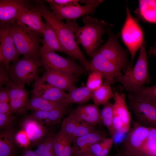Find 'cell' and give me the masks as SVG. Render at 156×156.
Returning <instances> with one entry per match:
<instances>
[{
  "instance_id": "obj_1",
  "label": "cell",
  "mask_w": 156,
  "mask_h": 156,
  "mask_svg": "<svg viewBox=\"0 0 156 156\" xmlns=\"http://www.w3.org/2000/svg\"><path fill=\"white\" fill-rule=\"evenodd\" d=\"M34 4L42 17L55 30L66 54L79 61L86 70L89 62L82 53L77 40L75 32L78 25L76 22L62 21L46 6L43 1H36Z\"/></svg>"
},
{
  "instance_id": "obj_2",
  "label": "cell",
  "mask_w": 156,
  "mask_h": 156,
  "mask_svg": "<svg viewBox=\"0 0 156 156\" xmlns=\"http://www.w3.org/2000/svg\"><path fill=\"white\" fill-rule=\"evenodd\" d=\"M82 20L84 26L76 27L75 34L77 41L80 44L88 55L92 57L102 43V37L107 32L109 24L103 20L93 18L88 15Z\"/></svg>"
},
{
  "instance_id": "obj_3",
  "label": "cell",
  "mask_w": 156,
  "mask_h": 156,
  "mask_svg": "<svg viewBox=\"0 0 156 156\" xmlns=\"http://www.w3.org/2000/svg\"><path fill=\"white\" fill-rule=\"evenodd\" d=\"M146 46V42L144 41L140 48L139 55L134 67L127 68L124 75L122 74L115 78L129 92H134L143 87L145 84L150 82Z\"/></svg>"
},
{
  "instance_id": "obj_4",
  "label": "cell",
  "mask_w": 156,
  "mask_h": 156,
  "mask_svg": "<svg viewBox=\"0 0 156 156\" xmlns=\"http://www.w3.org/2000/svg\"><path fill=\"white\" fill-rule=\"evenodd\" d=\"M10 32L17 49L24 56L40 58V34L17 25L10 24Z\"/></svg>"
},
{
  "instance_id": "obj_5",
  "label": "cell",
  "mask_w": 156,
  "mask_h": 156,
  "mask_svg": "<svg viewBox=\"0 0 156 156\" xmlns=\"http://www.w3.org/2000/svg\"><path fill=\"white\" fill-rule=\"evenodd\" d=\"M42 65L40 58L24 56L13 62L7 73L12 81L17 84H30L38 77Z\"/></svg>"
},
{
  "instance_id": "obj_6",
  "label": "cell",
  "mask_w": 156,
  "mask_h": 156,
  "mask_svg": "<svg viewBox=\"0 0 156 156\" xmlns=\"http://www.w3.org/2000/svg\"><path fill=\"white\" fill-rule=\"evenodd\" d=\"M126 11V18L120 34L122 40L131 55L132 60L129 67L131 68L136 53L144 41V34L138 23V19L133 17L127 6Z\"/></svg>"
},
{
  "instance_id": "obj_7",
  "label": "cell",
  "mask_w": 156,
  "mask_h": 156,
  "mask_svg": "<svg viewBox=\"0 0 156 156\" xmlns=\"http://www.w3.org/2000/svg\"><path fill=\"white\" fill-rule=\"evenodd\" d=\"M40 55L46 71H58L76 77L84 72L74 59L64 57L53 51H40Z\"/></svg>"
},
{
  "instance_id": "obj_8",
  "label": "cell",
  "mask_w": 156,
  "mask_h": 156,
  "mask_svg": "<svg viewBox=\"0 0 156 156\" xmlns=\"http://www.w3.org/2000/svg\"><path fill=\"white\" fill-rule=\"evenodd\" d=\"M128 96L129 108L133 112L136 122L147 127L156 128V102L131 93Z\"/></svg>"
},
{
  "instance_id": "obj_9",
  "label": "cell",
  "mask_w": 156,
  "mask_h": 156,
  "mask_svg": "<svg viewBox=\"0 0 156 156\" xmlns=\"http://www.w3.org/2000/svg\"><path fill=\"white\" fill-rule=\"evenodd\" d=\"M11 25L0 24V61L8 72L10 64L17 61L20 55L10 32Z\"/></svg>"
},
{
  "instance_id": "obj_10",
  "label": "cell",
  "mask_w": 156,
  "mask_h": 156,
  "mask_svg": "<svg viewBox=\"0 0 156 156\" xmlns=\"http://www.w3.org/2000/svg\"><path fill=\"white\" fill-rule=\"evenodd\" d=\"M45 1L49 5V9L52 10L57 18L60 20L66 19L76 22V19L88 14H94L96 8L103 2L102 0L90 5L62 6L55 3Z\"/></svg>"
},
{
  "instance_id": "obj_11",
  "label": "cell",
  "mask_w": 156,
  "mask_h": 156,
  "mask_svg": "<svg viewBox=\"0 0 156 156\" xmlns=\"http://www.w3.org/2000/svg\"><path fill=\"white\" fill-rule=\"evenodd\" d=\"M150 127L143 126L136 122L123 142L122 150L126 156H138L148 135Z\"/></svg>"
},
{
  "instance_id": "obj_12",
  "label": "cell",
  "mask_w": 156,
  "mask_h": 156,
  "mask_svg": "<svg viewBox=\"0 0 156 156\" xmlns=\"http://www.w3.org/2000/svg\"><path fill=\"white\" fill-rule=\"evenodd\" d=\"M34 3L26 0H0V24H13L21 13Z\"/></svg>"
},
{
  "instance_id": "obj_13",
  "label": "cell",
  "mask_w": 156,
  "mask_h": 156,
  "mask_svg": "<svg viewBox=\"0 0 156 156\" xmlns=\"http://www.w3.org/2000/svg\"><path fill=\"white\" fill-rule=\"evenodd\" d=\"M86 70L99 73L103 78L113 84L116 77L121 75L122 69L115 64L107 60L97 51L94 55Z\"/></svg>"
},
{
  "instance_id": "obj_14",
  "label": "cell",
  "mask_w": 156,
  "mask_h": 156,
  "mask_svg": "<svg viewBox=\"0 0 156 156\" xmlns=\"http://www.w3.org/2000/svg\"><path fill=\"white\" fill-rule=\"evenodd\" d=\"M39 12L34 5L24 10L17 17L15 23L18 25L42 35L44 24Z\"/></svg>"
},
{
  "instance_id": "obj_15",
  "label": "cell",
  "mask_w": 156,
  "mask_h": 156,
  "mask_svg": "<svg viewBox=\"0 0 156 156\" xmlns=\"http://www.w3.org/2000/svg\"><path fill=\"white\" fill-rule=\"evenodd\" d=\"M7 85L8 89L9 104L12 113L20 114L24 112L29 101V92L25 87V84L16 83L12 81Z\"/></svg>"
},
{
  "instance_id": "obj_16",
  "label": "cell",
  "mask_w": 156,
  "mask_h": 156,
  "mask_svg": "<svg viewBox=\"0 0 156 156\" xmlns=\"http://www.w3.org/2000/svg\"><path fill=\"white\" fill-rule=\"evenodd\" d=\"M100 112L98 106L88 104L77 107L68 116L77 121L94 125L101 123Z\"/></svg>"
},
{
  "instance_id": "obj_17",
  "label": "cell",
  "mask_w": 156,
  "mask_h": 156,
  "mask_svg": "<svg viewBox=\"0 0 156 156\" xmlns=\"http://www.w3.org/2000/svg\"><path fill=\"white\" fill-rule=\"evenodd\" d=\"M41 81L64 91L70 92L76 88L77 77L58 71H46L41 77Z\"/></svg>"
},
{
  "instance_id": "obj_18",
  "label": "cell",
  "mask_w": 156,
  "mask_h": 156,
  "mask_svg": "<svg viewBox=\"0 0 156 156\" xmlns=\"http://www.w3.org/2000/svg\"><path fill=\"white\" fill-rule=\"evenodd\" d=\"M60 129L72 143L77 138L96 130L94 125L77 121L68 116L63 120Z\"/></svg>"
},
{
  "instance_id": "obj_19",
  "label": "cell",
  "mask_w": 156,
  "mask_h": 156,
  "mask_svg": "<svg viewBox=\"0 0 156 156\" xmlns=\"http://www.w3.org/2000/svg\"><path fill=\"white\" fill-rule=\"evenodd\" d=\"M106 138L103 132L96 130L77 138L72 143V155L80 156L90 152L91 147L94 144Z\"/></svg>"
},
{
  "instance_id": "obj_20",
  "label": "cell",
  "mask_w": 156,
  "mask_h": 156,
  "mask_svg": "<svg viewBox=\"0 0 156 156\" xmlns=\"http://www.w3.org/2000/svg\"><path fill=\"white\" fill-rule=\"evenodd\" d=\"M38 78L35 81L33 94L50 101L61 102L66 97L67 93Z\"/></svg>"
},
{
  "instance_id": "obj_21",
  "label": "cell",
  "mask_w": 156,
  "mask_h": 156,
  "mask_svg": "<svg viewBox=\"0 0 156 156\" xmlns=\"http://www.w3.org/2000/svg\"><path fill=\"white\" fill-rule=\"evenodd\" d=\"M21 127L34 145H37L47 134V129L42 123L28 117L22 122Z\"/></svg>"
},
{
  "instance_id": "obj_22",
  "label": "cell",
  "mask_w": 156,
  "mask_h": 156,
  "mask_svg": "<svg viewBox=\"0 0 156 156\" xmlns=\"http://www.w3.org/2000/svg\"><path fill=\"white\" fill-rule=\"evenodd\" d=\"M69 105H65L60 107L48 111H35L28 117L47 125L59 123L67 113Z\"/></svg>"
},
{
  "instance_id": "obj_23",
  "label": "cell",
  "mask_w": 156,
  "mask_h": 156,
  "mask_svg": "<svg viewBox=\"0 0 156 156\" xmlns=\"http://www.w3.org/2000/svg\"><path fill=\"white\" fill-rule=\"evenodd\" d=\"M113 98L114 100L113 104L114 115L118 118L121 121L124 130L127 133L130 129L131 117L127 107L124 93L114 94Z\"/></svg>"
},
{
  "instance_id": "obj_24",
  "label": "cell",
  "mask_w": 156,
  "mask_h": 156,
  "mask_svg": "<svg viewBox=\"0 0 156 156\" xmlns=\"http://www.w3.org/2000/svg\"><path fill=\"white\" fill-rule=\"evenodd\" d=\"M42 36L43 38L42 40V45L40 51H58L66 54L55 30L47 22L44 24Z\"/></svg>"
},
{
  "instance_id": "obj_25",
  "label": "cell",
  "mask_w": 156,
  "mask_h": 156,
  "mask_svg": "<svg viewBox=\"0 0 156 156\" xmlns=\"http://www.w3.org/2000/svg\"><path fill=\"white\" fill-rule=\"evenodd\" d=\"M134 12L138 20L156 24V0H139Z\"/></svg>"
},
{
  "instance_id": "obj_26",
  "label": "cell",
  "mask_w": 156,
  "mask_h": 156,
  "mask_svg": "<svg viewBox=\"0 0 156 156\" xmlns=\"http://www.w3.org/2000/svg\"><path fill=\"white\" fill-rule=\"evenodd\" d=\"M65 105L61 102L50 101L33 94L24 111H48L61 107Z\"/></svg>"
},
{
  "instance_id": "obj_27",
  "label": "cell",
  "mask_w": 156,
  "mask_h": 156,
  "mask_svg": "<svg viewBox=\"0 0 156 156\" xmlns=\"http://www.w3.org/2000/svg\"><path fill=\"white\" fill-rule=\"evenodd\" d=\"M72 142L70 139L60 129L55 135L53 147L55 156H71Z\"/></svg>"
},
{
  "instance_id": "obj_28",
  "label": "cell",
  "mask_w": 156,
  "mask_h": 156,
  "mask_svg": "<svg viewBox=\"0 0 156 156\" xmlns=\"http://www.w3.org/2000/svg\"><path fill=\"white\" fill-rule=\"evenodd\" d=\"M93 92L86 86L76 87L67 93L62 103L68 105L73 103H83L92 99Z\"/></svg>"
},
{
  "instance_id": "obj_29",
  "label": "cell",
  "mask_w": 156,
  "mask_h": 156,
  "mask_svg": "<svg viewBox=\"0 0 156 156\" xmlns=\"http://www.w3.org/2000/svg\"><path fill=\"white\" fill-rule=\"evenodd\" d=\"M14 135L10 128L0 134V156H13L14 153Z\"/></svg>"
},
{
  "instance_id": "obj_30",
  "label": "cell",
  "mask_w": 156,
  "mask_h": 156,
  "mask_svg": "<svg viewBox=\"0 0 156 156\" xmlns=\"http://www.w3.org/2000/svg\"><path fill=\"white\" fill-rule=\"evenodd\" d=\"M111 84L109 81L105 79L99 88L93 91L92 99L94 104L98 106L103 105L113 98L114 94L111 87Z\"/></svg>"
},
{
  "instance_id": "obj_31",
  "label": "cell",
  "mask_w": 156,
  "mask_h": 156,
  "mask_svg": "<svg viewBox=\"0 0 156 156\" xmlns=\"http://www.w3.org/2000/svg\"><path fill=\"white\" fill-rule=\"evenodd\" d=\"M114 116L113 104L109 101L103 105L100 117L101 123L107 128L112 139L116 133L113 124Z\"/></svg>"
},
{
  "instance_id": "obj_32",
  "label": "cell",
  "mask_w": 156,
  "mask_h": 156,
  "mask_svg": "<svg viewBox=\"0 0 156 156\" xmlns=\"http://www.w3.org/2000/svg\"><path fill=\"white\" fill-rule=\"evenodd\" d=\"M138 156H156V128L150 127L147 138Z\"/></svg>"
},
{
  "instance_id": "obj_33",
  "label": "cell",
  "mask_w": 156,
  "mask_h": 156,
  "mask_svg": "<svg viewBox=\"0 0 156 156\" xmlns=\"http://www.w3.org/2000/svg\"><path fill=\"white\" fill-rule=\"evenodd\" d=\"M54 135L49 133L38 144L36 152L38 156H55L53 147Z\"/></svg>"
},
{
  "instance_id": "obj_34",
  "label": "cell",
  "mask_w": 156,
  "mask_h": 156,
  "mask_svg": "<svg viewBox=\"0 0 156 156\" xmlns=\"http://www.w3.org/2000/svg\"><path fill=\"white\" fill-rule=\"evenodd\" d=\"M113 143L111 138H106L94 144L90 152L95 156H107Z\"/></svg>"
},
{
  "instance_id": "obj_35",
  "label": "cell",
  "mask_w": 156,
  "mask_h": 156,
  "mask_svg": "<svg viewBox=\"0 0 156 156\" xmlns=\"http://www.w3.org/2000/svg\"><path fill=\"white\" fill-rule=\"evenodd\" d=\"M103 77L99 73L92 71L88 77L86 86L93 91L99 88L102 84Z\"/></svg>"
},
{
  "instance_id": "obj_36",
  "label": "cell",
  "mask_w": 156,
  "mask_h": 156,
  "mask_svg": "<svg viewBox=\"0 0 156 156\" xmlns=\"http://www.w3.org/2000/svg\"><path fill=\"white\" fill-rule=\"evenodd\" d=\"M130 93L156 102V85L150 87L143 86L134 92Z\"/></svg>"
},
{
  "instance_id": "obj_37",
  "label": "cell",
  "mask_w": 156,
  "mask_h": 156,
  "mask_svg": "<svg viewBox=\"0 0 156 156\" xmlns=\"http://www.w3.org/2000/svg\"><path fill=\"white\" fill-rule=\"evenodd\" d=\"M14 140L18 145L24 148H28L31 144L27 133L22 129L14 135Z\"/></svg>"
},
{
  "instance_id": "obj_38",
  "label": "cell",
  "mask_w": 156,
  "mask_h": 156,
  "mask_svg": "<svg viewBox=\"0 0 156 156\" xmlns=\"http://www.w3.org/2000/svg\"><path fill=\"white\" fill-rule=\"evenodd\" d=\"M15 118L11 115L0 113V129H6L10 128V125Z\"/></svg>"
},
{
  "instance_id": "obj_39",
  "label": "cell",
  "mask_w": 156,
  "mask_h": 156,
  "mask_svg": "<svg viewBox=\"0 0 156 156\" xmlns=\"http://www.w3.org/2000/svg\"><path fill=\"white\" fill-rule=\"evenodd\" d=\"M11 81L8 73L6 72L3 65L1 64L0 66V85H8Z\"/></svg>"
},
{
  "instance_id": "obj_40",
  "label": "cell",
  "mask_w": 156,
  "mask_h": 156,
  "mask_svg": "<svg viewBox=\"0 0 156 156\" xmlns=\"http://www.w3.org/2000/svg\"><path fill=\"white\" fill-rule=\"evenodd\" d=\"M47 1L55 3L64 6L78 5L80 0H47Z\"/></svg>"
},
{
  "instance_id": "obj_41",
  "label": "cell",
  "mask_w": 156,
  "mask_h": 156,
  "mask_svg": "<svg viewBox=\"0 0 156 156\" xmlns=\"http://www.w3.org/2000/svg\"><path fill=\"white\" fill-rule=\"evenodd\" d=\"M10 97L8 89L0 87V103L7 102L9 103Z\"/></svg>"
},
{
  "instance_id": "obj_42",
  "label": "cell",
  "mask_w": 156,
  "mask_h": 156,
  "mask_svg": "<svg viewBox=\"0 0 156 156\" xmlns=\"http://www.w3.org/2000/svg\"><path fill=\"white\" fill-rule=\"evenodd\" d=\"M12 113L9 103H0V113L11 115Z\"/></svg>"
},
{
  "instance_id": "obj_43",
  "label": "cell",
  "mask_w": 156,
  "mask_h": 156,
  "mask_svg": "<svg viewBox=\"0 0 156 156\" xmlns=\"http://www.w3.org/2000/svg\"><path fill=\"white\" fill-rule=\"evenodd\" d=\"M21 156H38L36 152L34 151L29 147L24 148Z\"/></svg>"
},
{
  "instance_id": "obj_44",
  "label": "cell",
  "mask_w": 156,
  "mask_h": 156,
  "mask_svg": "<svg viewBox=\"0 0 156 156\" xmlns=\"http://www.w3.org/2000/svg\"><path fill=\"white\" fill-rule=\"evenodd\" d=\"M99 0H80L79 2L85 4L86 5H90L95 3Z\"/></svg>"
},
{
  "instance_id": "obj_45",
  "label": "cell",
  "mask_w": 156,
  "mask_h": 156,
  "mask_svg": "<svg viewBox=\"0 0 156 156\" xmlns=\"http://www.w3.org/2000/svg\"><path fill=\"white\" fill-rule=\"evenodd\" d=\"M148 53L150 54L156 56V44L154 46L151 48L149 50Z\"/></svg>"
},
{
  "instance_id": "obj_46",
  "label": "cell",
  "mask_w": 156,
  "mask_h": 156,
  "mask_svg": "<svg viewBox=\"0 0 156 156\" xmlns=\"http://www.w3.org/2000/svg\"><path fill=\"white\" fill-rule=\"evenodd\" d=\"M107 156H108V155ZM113 156H126L123 151L122 150L118 152L116 154Z\"/></svg>"
},
{
  "instance_id": "obj_47",
  "label": "cell",
  "mask_w": 156,
  "mask_h": 156,
  "mask_svg": "<svg viewBox=\"0 0 156 156\" xmlns=\"http://www.w3.org/2000/svg\"><path fill=\"white\" fill-rule=\"evenodd\" d=\"M80 156H95L90 152H88Z\"/></svg>"
}]
</instances>
